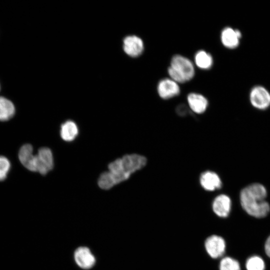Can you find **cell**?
Wrapping results in <instances>:
<instances>
[{"instance_id": "obj_1", "label": "cell", "mask_w": 270, "mask_h": 270, "mask_svg": "<svg viewBox=\"0 0 270 270\" xmlns=\"http://www.w3.org/2000/svg\"><path fill=\"white\" fill-rule=\"evenodd\" d=\"M147 159L137 154L124 156L108 165V171L103 172L98 180L99 186L104 190L111 188L116 184L128 179L135 172L146 164Z\"/></svg>"}, {"instance_id": "obj_2", "label": "cell", "mask_w": 270, "mask_h": 270, "mask_svg": "<svg viewBox=\"0 0 270 270\" xmlns=\"http://www.w3.org/2000/svg\"><path fill=\"white\" fill-rule=\"evenodd\" d=\"M266 190L260 184H253L244 188L240 194V202L242 208L250 215L262 218L269 212L270 206L265 200Z\"/></svg>"}, {"instance_id": "obj_3", "label": "cell", "mask_w": 270, "mask_h": 270, "mask_svg": "<svg viewBox=\"0 0 270 270\" xmlns=\"http://www.w3.org/2000/svg\"><path fill=\"white\" fill-rule=\"evenodd\" d=\"M168 74L177 83H184L190 80L194 76V69L191 61L180 55L174 56L168 68Z\"/></svg>"}, {"instance_id": "obj_4", "label": "cell", "mask_w": 270, "mask_h": 270, "mask_svg": "<svg viewBox=\"0 0 270 270\" xmlns=\"http://www.w3.org/2000/svg\"><path fill=\"white\" fill-rule=\"evenodd\" d=\"M224 240L218 235H212L206 240L204 248L208 256L212 258L222 256L226 250Z\"/></svg>"}, {"instance_id": "obj_5", "label": "cell", "mask_w": 270, "mask_h": 270, "mask_svg": "<svg viewBox=\"0 0 270 270\" xmlns=\"http://www.w3.org/2000/svg\"><path fill=\"white\" fill-rule=\"evenodd\" d=\"M54 166V160L50 150L48 148H40L36 154V172L44 175Z\"/></svg>"}, {"instance_id": "obj_6", "label": "cell", "mask_w": 270, "mask_h": 270, "mask_svg": "<svg viewBox=\"0 0 270 270\" xmlns=\"http://www.w3.org/2000/svg\"><path fill=\"white\" fill-rule=\"evenodd\" d=\"M74 260L81 268L88 270L95 264L96 259L90 250L84 246L78 248L74 252Z\"/></svg>"}, {"instance_id": "obj_7", "label": "cell", "mask_w": 270, "mask_h": 270, "mask_svg": "<svg viewBox=\"0 0 270 270\" xmlns=\"http://www.w3.org/2000/svg\"><path fill=\"white\" fill-rule=\"evenodd\" d=\"M252 104L258 109H266L270 105V94L264 88L257 86L254 88L250 94Z\"/></svg>"}, {"instance_id": "obj_8", "label": "cell", "mask_w": 270, "mask_h": 270, "mask_svg": "<svg viewBox=\"0 0 270 270\" xmlns=\"http://www.w3.org/2000/svg\"><path fill=\"white\" fill-rule=\"evenodd\" d=\"M158 92L161 98L167 100L178 96L180 90L176 82L170 78H164L158 82Z\"/></svg>"}, {"instance_id": "obj_9", "label": "cell", "mask_w": 270, "mask_h": 270, "mask_svg": "<svg viewBox=\"0 0 270 270\" xmlns=\"http://www.w3.org/2000/svg\"><path fill=\"white\" fill-rule=\"evenodd\" d=\"M124 52L132 57L140 56L144 50V43L142 40L136 36H129L123 41Z\"/></svg>"}, {"instance_id": "obj_10", "label": "cell", "mask_w": 270, "mask_h": 270, "mask_svg": "<svg viewBox=\"0 0 270 270\" xmlns=\"http://www.w3.org/2000/svg\"><path fill=\"white\" fill-rule=\"evenodd\" d=\"M212 208L214 214L221 218L227 217L231 209V200L226 194L217 196L213 201Z\"/></svg>"}, {"instance_id": "obj_11", "label": "cell", "mask_w": 270, "mask_h": 270, "mask_svg": "<svg viewBox=\"0 0 270 270\" xmlns=\"http://www.w3.org/2000/svg\"><path fill=\"white\" fill-rule=\"evenodd\" d=\"M33 148L30 144H26L22 146L18 158L22 164L27 169L32 172H36V155H34Z\"/></svg>"}, {"instance_id": "obj_12", "label": "cell", "mask_w": 270, "mask_h": 270, "mask_svg": "<svg viewBox=\"0 0 270 270\" xmlns=\"http://www.w3.org/2000/svg\"><path fill=\"white\" fill-rule=\"evenodd\" d=\"M200 182L202 186L208 191H214L220 188L222 184L219 176L214 172L211 171L202 173Z\"/></svg>"}, {"instance_id": "obj_13", "label": "cell", "mask_w": 270, "mask_h": 270, "mask_svg": "<svg viewBox=\"0 0 270 270\" xmlns=\"http://www.w3.org/2000/svg\"><path fill=\"white\" fill-rule=\"evenodd\" d=\"M241 34L238 30L231 28H224L221 34V40L226 48H234L238 46Z\"/></svg>"}, {"instance_id": "obj_14", "label": "cell", "mask_w": 270, "mask_h": 270, "mask_svg": "<svg viewBox=\"0 0 270 270\" xmlns=\"http://www.w3.org/2000/svg\"><path fill=\"white\" fill-rule=\"evenodd\" d=\"M187 99L190 108L195 113L202 114L206 110L208 102L202 95L190 93L188 96Z\"/></svg>"}, {"instance_id": "obj_15", "label": "cell", "mask_w": 270, "mask_h": 270, "mask_svg": "<svg viewBox=\"0 0 270 270\" xmlns=\"http://www.w3.org/2000/svg\"><path fill=\"white\" fill-rule=\"evenodd\" d=\"M78 128L73 121L68 120L61 126L60 134L65 141L70 142L74 140L78 134Z\"/></svg>"}, {"instance_id": "obj_16", "label": "cell", "mask_w": 270, "mask_h": 270, "mask_svg": "<svg viewBox=\"0 0 270 270\" xmlns=\"http://www.w3.org/2000/svg\"><path fill=\"white\" fill-rule=\"evenodd\" d=\"M15 112L13 103L6 98L0 96V120L6 121L10 119Z\"/></svg>"}, {"instance_id": "obj_17", "label": "cell", "mask_w": 270, "mask_h": 270, "mask_svg": "<svg viewBox=\"0 0 270 270\" xmlns=\"http://www.w3.org/2000/svg\"><path fill=\"white\" fill-rule=\"evenodd\" d=\"M196 65L202 69L210 68L213 62L211 55L204 50H200L195 55Z\"/></svg>"}, {"instance_id": "obj_18", "label": "cell", "mask_w": 270, "mask_h": 270, "mask_svg": "<svg viewBox=\"0 0 270 270\" xmlns=\"http://www.w3.org/2000/svg\"><path fill=\"white\" fill-rule=\"evenodd\" d=\"M247 270H264V260L260 256H254L249 258L246 264Z\"/></svg>"}, {"instance_id": "obj_19", "label": "cell", "mask_w": 270, "mask_h": 270, "mask_svg": "<svg viewBox=\"0 0 270 270\" xmlns=\"http://www.w3.org/2000/svg\"><path fill=\"white\" fill-rule=\"evenodd\" d=\"M220 270H240L239 262L234 258L226 256L223 258L219 264Z\"/></svg>"}, {"instance_id": "obj_20", "label": "cell", "mask_w": 270, "mask_h": 270, "mask_svg": "<svg viewBox=\"0 0 270 270\" xmlns=\"http://www.w3.org/2000/svg\"><path fill=\"white\" fill-rule=\"evenodd\" d=\"M10 164L7 158L0 156V180H4L6 178L10 169Z\"/></svg>"}, {"instance_id": "obj_21", "label": "cell", "mask_w": 270, "mask_h": 270, "mask_svg": "<svg viewBox=\"0 0 270 270\" xmlns=\"http://www.w3.org/2000/svg\"><path fill=\"white\" fill-rule=\"evenodd\" d=\"M265 252L267 256L270 258V236L267 238L264 245Z\"/></svg>"}]
</instances>
